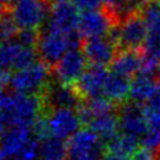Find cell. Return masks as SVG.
Listing matches in <instances>:
<instances>
[{"label": "cell", "mask_w": 160, "mask_h": 160, "mask_svg": "<svg viewBox=\"0 0 160 160\" xmlns=\"http://www.w3.org/2000/svg\"><path fill=\"white\" fill-rule=\"evenodd\" d=\"M80 45V34L66 35L50 26H46L40 34L36 51L46 65H56L59 60L71 49Z\"/></svg>", "instance_id": "1"}, {"label": "cell", "mask_w": 160, "mask_h": 160, "mask_svg": "<svg viewBox=\"0 0 160 160\" xmlns=\"http://www.w3.org/2000/svg\"><path fill=\"white\" fill-rule=\"evenodd\" d=\"M49 65L44 61H35L34 64L16 70L10 75L9 85L14 92L36 95L42 92L50 82Z\"/></svg>", "instance_id": "2"}, {"label": "cell", "mask_w": 160, "mask_h": 160, "mask_svg": "<svg viewBox=\"0 0 160 160\" xmlns=\"http://www.w3.org/2000/svg\"><path fill=\"white\" fill-rule=\"evenodd\" d=\"M111 32V36L119 48L132 50H139L142 45H145L149 34L146 22L140 12L124 19L116 28L112 29Z\"/></svg>", "instance_id": "3"}, {"label": "cell", "mask_w": 160, "mask_h": 160, "mask_svg": "<svg viewBox=\"0 0 160 160\" xmlns=\"http://www.w3.org/2000/svg\"><path fill=\"white\" fill-rule=\"evenodd\" d=\"M69 160H104L101 139L89 128L80 129L69 139Z\"/></svg>", "instance_id": "4"}, {"label": "cell", "mask_w": 160, "mask_h": 160, "mask_svg": "<svg viewBox=\"0 0 160 160\" xmlns=\"http://www.w3.org/2000/svg\"><path fill=\"white\" fill-rule=\"evenodd\" d=\"M81 12L71 0H52L48 26L66 35L79 34Z\"/></svg>", "instance_id": "5"}, {"label": "cell", "mask_w": 160, "mask_h": 160, "mask_svg": "<svg viewBox=\"0 0 160 160\" xmlns=\"http://www.w3.org/2000/svg\"><path fill=\"white\" fill-rule=\"evenodd\" d=\"M36 61V48L22 45L15 38L0 45V69L16 71Z\"/></svg>", "instance_id": "6"}, {"label": "cell", "mask_w": 160, "mask_h": 160, "mask_svg": "<svg viewBox=\"0 0 160 160\" xmlns=\"http://www.w3.org/2000/svg\"><path fill=\"white\" fill-rule=\"evenodd\" d=\"M46 6L42 0H25L11 8L10 16L20 30H36L46 19Z\"/></svg>", "instance_id": "7"}, {"label": "cell", "mask_w": 160, "mask_h": 160, "mask_svg": "<svg viewBox=\"0 0 160 160\" xmlns=\"http://www.w3.org/2000/svg\"><path fill=\"white\" fill-rule=\"evenodd\" d=\"M46 122L50 136L62 140L74 136L82 124L76 109H54L46 116Z\"/></svg>", "instance_id": "8"}, {"label": "cell", "mask_w": 160, "mask_h": 160, "mask_svg": "<svg viewBox=\"0 0 160 160\" xmlns=\"http://www.w3.org/2000/svg\"><path fill=\"white\" fill-rule=\"evenodd\" d=\"M81 95L69 84L60 81H50L42 91V104L51 110L54 109H76L80 106Z\"/></svg>", "instance_id": "9"}, {"label": "cell", "mask_w": 160, "mask_h": 160, "mask_svg": "<svg viewBox=\"0 0 160 160\" xmlns=\"http://www.w3.org/2000/svg\"><path fill=\"white\" fill-rule=\"evenodd\" d=\"M116 21L106 10H86L81 12L79 34L86 39L108 36L115 28Z\"/></svg>", "instance_id": "10"}, {"label": "cell", "mask_w": 160, "mask_h": 160, "mask_svg": "<svg viewBox=\"0 0 160 160\" xmlns=\"http://www.w3.org/2000/svg\"><path fill=\"white\" fill-rule=\"evenodd\" d=\"M86 58L82 50L71 49L69 50L54 66V74L58 81L64 84H74L86 71Z\"/></svg>", "instance_id": "11"}, {"label": "cell", "mask_w": 160, "mask_h": 160, "mask_svg": "<svg viewBox=\"0 0 160 160\" xmlns=\"http://www.w3.org/2000/svg\"><path fill=\"white\" fill-rule=\"evenodd\" d=\"M118 44L112 36H100L86 39L82 44V52L86 60L95 66L111 64L118 54Z\"/></svg>", "instance_id": "12"}, {"label": "cell", "mask_w": 160, "mask_h": 160, "mask_svg": "<svg viewBox=\"0 0 160 160\" xmlns=\"http://www.w3.org/2000/svg\"><path fill=\"white\" fill-rule=\"evenodd\" d=\"M119 130L124 135H129L135 139H141L149 129V124L145 116L144 109L135 102L125 104L118 115Z\"/></svg>", "instance_id": "13"}, {"label": "cell", "mask_w": 160, "mask_h": 160, "mask_svg": "<svg viewBox=\"0 0 160 160\" xmlns=\"http://www.w3.org/2000/svg\"><path fill=\"white\" fill-rule=\"evenodd\" d=\"M109 72L105 66H95L91 65L86 69L82 76L76 82V90L81 95V98L95 99L104 98L105 82L109 76Z\"/></svg>", "instance_id": "14"}, {"label": "cell", "mask_w": 160, "mask_h": 160, "mask_svg": "<svg viewBox=\"0 0 160 160\" xmlns=\"http://www.w3.org/2000/svg\"><path fill=\"white\" fill-rule=\"evenodd\" d=\"M142 18L149 32L144 50L160 55V0L149 1L142 9Z\"/></svg>", "instance_id": "15"}, {"label": "cell", "mask_w": 160, "mask_h": 160, "mask_svg": "<svg viewBox=\"0 0 160 160\" xmlns=\"http://www.w3.org/2000/svg\"><path fill=\"white\" fill-rule=\"evenodd\" d=\"M31 129L26 128H11L0 140V150L6 158H14L18 160L29 141L32 139Z\"/></svg>", "instance_id": "16"}, {"label": "cell", "mask_w": 160, "mask_h": 160, "mask_svg": "<svg viewBox=\"0 0 160 160\" xmlns=\"http://www.w3.org/2000/svg\"><path fill=\"white\" fill-rule=\"evenodd\" d=\"M142 69V52L139 50L132 49H121L114 61L111 62V71L125 76V78H134Z\"/></svg>", "instance_id": "17"}, {"label": "cell", "mask_w": 160, "mask_h": 160, "mask_svg": "<svg viewBox=\"0 0 160 160\" xmlns=\"http://www.w3.org/2000/svg\"><path fill=\"white\" fill-rule=\"evenodd\" d=\"M156 89H158V81L154 79L152 75L139 72L130 81L129 98L131 99V102H135L138 105L142 102L148 104L151 100V98L155 95Z\"/></svg>", "instance_id": "18"}, {"label": "cell", "mask_w": 160, "mask_h": 160, "mask_svg": "<svg viewBox=\"0 0 160 160\" xmlns=\"http://www.w3.org/2000/svg\"><path fill=\"white\" fill-rule=\"evenodd\" d=\"M88 126L101 139L104 144H106L118 135L116 132L119 130V119L114 112L102 114L94 118L88 124Z\"/></svg>", "instance_id": "19"}, {"label": "cell", "mask_w": 160, "mask_h": 160, "mask_svg": "<svg viewBox=\"0 0 160 160\" xmlns=\"http://www.w3.org/2000/svg\"><path fill=\"white\" fill-rule=\"evenodd\" d=\"M129 92H130L129 79L110 71L105 82L104 98L116 104V102H122L129 96Z\"/></svg>", "instance_id": "20"}, {"label": "cell", "mask_w": 160, "mask_h": 160, "mask_svg": "<svg viewBox=\"0 0 160 160\" xmlns=\"http://www.w3.org/2000/svg\"><path fill=\"white\" fill-rule=\"evenodd\" d=\"M39 160H69V146L65 140L49 136L39 144Z\"/></svg>", "instance_id": "21"}, {"label": "cell", "mask_w": 160, "mask_h": 160, "mask_svg": "<svg viewBox=\"0 0 160 160\" xmlns=\"http://www.w3.org/2000/svg\"><path fill=\"white\" fill-rule=\"evenodd\" d=\"M114 110H115V104L106 98L88 99L86 102H84L82 105H80L78 108L81 121H82V124H86V125L94 118L102 115V114L114 112Z\"/></svg>", "instance_id": "22"}, {"label": "cell", "mask_w": 160, "mask_h": 160, "mask_svg": "<svg viewBox=\"0 0 160 160\" xmlns=\"http://www.w3.org/2000/svg\"><path fill=\"white\" fill-rule=\"evenodd\" d=\"M138 139L131 138L129 135H116L114 139H111L109 142L105 144L108 152L122 156L125 159H130L134 152L138 150Z\"/></svg>", "instance_id": "23"}, {"label": "cell", "mask_w": 160, "mask_h": 160, "mask_svg": "<svg viewBox=\"0 0 160 160\" xmlns=\"http://www.w3.org/2000/svg\"><path fill=\"white\" fill-rule=\"evenodd\" d=\"M142 148H146L154 152L160 154V129L150 128L145 132V135L140 139Z\"/></svg>", "instance_id": "24"}, {"label": "cell", "mask_w": 160, "mask_h": 160, "mask_svg": "<svg viewBox=\"0 0 160 160\" xmlns=\"http://www.w3.org/2000/svg\"><path fill=\"white\" fill-rule=\"evenodd\" d=\"M129 160H158V152H154L146 148L138 149Z\"/></svg>", "instance_id": "25"}, {"label": "cell", "mask_w": 160, "mask_h": 160, "mask_svg": "<svg viewBox=\"0 0 160 160\" xmlns=\"http://www.w3.org/2000/svg\"><path fill=\"white\" fill-rule=\"evenodd\" d=\"M71 1L75 4V6L79 10H82V11L98 9L100 4H102V0H71Z\"/></svg>", "instance_id": "26"}, {"label": "cell", "mask_w": 160, "mask_h": 160, "mask_svg": "<svg viewBox=\"0 0 160 160\" xmlns=\"http://www.w3.org/2000/svg\"><path fill=\"white\" fill-rule=\"evenodd\" d=\"M10 75L8 71L0 69V89H2L6 84H9V80H10Z\"/></svg>", "instance_id": "27"}, {"label": "cell", "mask_w": 160, "mask_h": 160, "mask_svg": "<svg viewBox=\"0 0 160 160\" xmlns=\"http://www.w3.org/2000/svg\"><path fill=\"white\" fill-rule=\"evenodd\" d=\"M104 160H129V159H125L122 156H119V155H115L111 152H106L104 156Z\"/></svg>", "instance_id": "28"}, {"label": "cell", "mask_w": 160, "mask_h": 160, "mask_svg": "<svg viewBox=\"0 0 160 160\" xmlns=\"http://www.w3.org/2000/svg\"><path fill=\"white\" fill-rule=\"evenodd\" d=\"M22 1H25V0H9V4H11V6H14V5H16L19 2H22Z\"/></svg>", "instance_id": "29"}, {"label": "cell", "mask_w": 160, "mask_h": 160, "mask_svg": "<svg viewBox=\"0 0 160 160\" xmlns=\"http://www.w3.org/2000/svg\"><path fill=\"white\" fill-rule=\"evenodd\" d=\"M135 1H138V2H139V4H140L142 8H144V6H145V5H146L149 1H151V0H135Z\"/></svg>", "instance_id": "30"}, {"label": "cell", "mask_w": 160, "mask_h": 160, "mask_svg": "<svg viewBox=\"0 0 160 160\" xmlns=\"http://www.w3.org/2000/svg\"><path fill=\"white\" fill-rule=\"evenodd\" d=\"M4 18V11H2V5L0 4V20Z\"/></svg>", "instance_id": "31"}, {"label": "cell", "mask_w": 160, "mask_h": 160, "mask_svg": "<svg viewBox=\"0 0 160 160\" xmlns=\"http://www.w3.org/2000/svg\"><path fill=\"white\" fill-rule=\"evenodd\" d=\"M6 159H8V158H6V156L1 152V150H0V160H6Z\"/></svg>", "instance_id": "32"}, {"label": "cell", "mask_w": 160, "mask_h": 160, "mask_svg": "<svg viewBox=\"0 0 160 160\" xmlns=\"http://www.w3.org/2000/svg\"><path fill=\"white\" fill-rule=\"evenodd\" d=\"M0 4H1V5H5V4H9V0H0Z\"/></svg>", "instance_id": "33"}]
</instances>
